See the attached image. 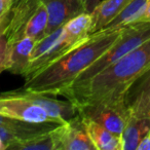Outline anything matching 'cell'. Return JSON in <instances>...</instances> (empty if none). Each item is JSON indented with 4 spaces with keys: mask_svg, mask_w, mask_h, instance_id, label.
I'll use <instances>...</instances> for the list:
<instances>
[{
    "mask_svg": "<svg viewBox=\"0 0 150 150\" xmlns=\"http://www.w3.org/2000/svg\"><path fill=\"white\" fill-rule=\"evenodd\" d=\"M13 0H0V22L11 11Z\"/></svg>",
    "mask_w": 150,
    "mask_h": 150,
    "instance_id": "cell-20",
    "label": "cell"
},
{
    "mask_svg": "<svg viewBox=\"0 0 150 150\" xmlns=\"http://www.w3.org/2000/svg\"><path fill=\"white\" fill-rule=\"evenodd\" d=\"M54 150H96L79 114L50 131Z\"/></svg>",
    "mask_w": 150,
    "mask_h": 150,
    "instance_id": "cell-6",
    "label": "cell"
},
{
    "mask_svg": "<svg viewBox=\"0 0 150 150\" xmlns=\"http://www.w3.org/2000/svg\"><path fill=\"white\" fill-rule=\"evenodd\" d=\"M83 121L96 150H121L120 136L92 120L83 119Z\"/></svg>",
    "mask_w": 150,
    "mask_h": 150,
    "instance_id": "cell-14",
    "label": "cell"
},
{
    "mask_svg": "<svg viewBox=\"0 0 150 150\" xmlns=\"http://www.w3.org/2000/svg\"><path fill=\"white\" fill-rule=\"evenodd\" d=\"M100 1L101 0H82V3H83L84 7H86V13H91Z\"/></svg>",
    "mask_w": 150,
    "mask_h": 150,
    "instance_id": "cell-22",
    "label": "cell"
},
{
    "mask_svg": "<svg viewBox=\"0 0 150 150\" xmlns=\"http://www.w3.org/2000/svg\"><path fill=\"white\" fill-rule=\"evenodd\" d=\"M91 29L92 18L88 13H82L76 16L63 26L65 36L74 44L86 41L91 35Z\"/></svg>",
    "mask_w": 150,
    "mask_h": 150,
    "instance_id": "cell-16",
    "label": "cell"
},
{
    "mask_svg": "<svg viewBox=\"0 0 150 150\" xmlns=\"http://www.w3.org/2000/svg\"><path fill=\"white\" fill-rule=\"evenodd\" d=\"M137 150H150V137L148 134L138 144Z\"/></svg>",
    "mask_w": 150,
    "mask_h": 150,
    "instance_id": "cell-23",
    "label": "cell"
},
{
    "mask_svg": "<svg viewBox=\"0 0 150 150\" xmlns=\"http://www.w3.org/2000/svg\"><path fill=\"white\" fill-rule=\"evenodd\" d=\"M145 4L146 0H131L125 6V8L100 31H116L122 29L127 25L137 23L138 19L143 13Z\"/></svg>",
    "mask_w": 150,
    "mask_h": 150,
    "instance_id": "cell-15",
    "label": "cell"
},
{
    "mask_svg": "<svg viewBox=\"0 0 150 150\" xmlns=\"http://www.w3.org/2000/svg\"><path fill=\"white\" fill-rule=\"evenodd\" d=\"M148 135H149V137H150V129H149V133H148Z\"/></svg>",
    "mask_w": 150,
    "mask_h": 150,
    "instance_id": "cell-27",
    "label": "cell"
},
{
    "mask_svg": "<svg viewBox=\"0 0 150 150\" xmlns=\"http://www.w3.org/2000/svg\"><path fill=\"white\" fill-rule=\"evenodd\" d=\"M76 45L78 44L72 43L65 36L63 27L45 35L43 38L38 40L34 45L24 77H30L34 73L41 70L50 63L60 58Z\"/></svg>",
    "mask_w": 150,
    "mask_h": 150,
    "instance_id": "cell-5",
    "label": "cell"
},
{
    "mask_svg": "<svg viewBox=\"0 0 150 150\" xmlns=\"http://www.w3.org/2000/svg\"><path fill=\"white\" fill-rule=\"evenodd\" d=\"M74 105L83 119L99 123L119 136L131 114L125 98L81 102Z\"/></svg>",
    "mask_w": 150,
    "mask_h": 150,
    "instance_id": "cell-4",
    "label": "cell"
},
{
    "mask_svg": "<svg viewBox=\"0 0 150 150\" xmlns=\"http://www.w3.org/2000/svg\"><path fill=\"white\" fill-rule=\"evenodd\" d=\"M138 22H148L150 23V0H146V4L144 7V11L140 18L138 19Z\"/></svg>",
    "mask_w": 150,
    "mask_h": 150,
    "instance_id": "cell-21",
    "label": "cell"
},
{
    "mask_svg": "<svg viewBox=\"0 0 150 150\" xmlns=\"http://www.w3.org/2000/svg\"><path fill=\"white\" fill-rule=\"evenodd\" d=\"M9 15V13H8ZM8 15L0 22V73L6 71L7 54H8V40L6 37L5 29H6Z\"/></svg>",
    "mask_w": 150,
    "mask_h": 150,
    "instance_id": "cell-19",
    "label": "cell"
},
{
    "mask_svg": "<svg viewBox=\"0 0 150 150\" xmlns=\"http://www.w3.org/2000/svg\"><path fill=\"white\" fill-rule=\"evenodd\" d=\"M0 114L30 122L59 123L48 116L43 109L25 99L19 92L0 95Z\"/></svg>",
    "mask_w": 150,
    "mask_h": 150,
    "instance_id": "cell-7",
    "label": "cell"
},
{
    "mask_svg": "<svg viewBox=\"0 0 150 150\" xmlns=\"http://www.w3.org/2000/svg\"><path fill=\"white\" fill-rule=\"evenodd\" d=\"M149 38L150 23L148 22H138V23L125 26V28L121 29V33L118 39L102 56L99 57L90 67H88L72 84L80 83V82H83L92 78L93 76H95L99 72L115 63L117 60L122 58L123 56H125L127 52L143 44Z\"/></svg>",
    "mask_w": 150,
    "mask_h": 150,
    "instance_id": "cell-3",
    "label": "cell"
},
{
    "mask_svg": "<svg viewBox=\"0 0 150 150\" xmlns=\"http://www.w3.org/2000/svg\"><path fill=\"white\" fill-rule=\"evenodd\" d=\"M16 121H18V119H13L11 117H6L4 115L0 114V125H6L8 127H11L16 125Z\"/></svg>",
    "mask_w": 150,
    "mask_h": 150,
    "instance_id": "cell-24",
    "label": "cell"
},
{
    "mask_svg": "<svg viewBox=\"0 0 150 150\" xmlns=\"http://www.w3.org/2000/svg\"><path fill=\"white\" fill-rule=\"evenodd\" d=\"M36 41L29 36L21 38L11 44H8L6 71L13 74L24 76L29 65L31 52Z\"/></svg>",
    "mask_w": 150,
    "mask_h": 150,
    "instance_id": "cell-11",
    "label": "cell"
},
{
    "mask_svg": "<svg viewBox=\"0 0 150 150\" xmlns=\"http://www.w3.org/2000/svg\"><path fill=\"white\" fill-rule=\"evenodd\" d=\"M19 1H21V0H13V5H15V4H17Z\"/></svg>",
    "mask_w": 150,
    "mask_h": 150,
    "instance_id": "cell-26",
    "label": "cell"
},
{
    "mask_svg": "<svg viewBox=\"0 0 150 150\" xmlns=\"http://www.w3.org/2000/svg\"><path fill=\"white\" fill-rule=\"evenodd\" d=\"M47 9L45 4L41 0V2L38 4L36 9L33 11L30 19L28 20L27 25L25 28V36L33 38L36 42L45 36L46 27H47Z\"/></svg>",
    "mask_w": 150,
    "mask_h": 150,
    "instance_id": "cell-17",
    "label": "cell"
},
{
    "mask_svg": "<svg viewBox=\"0 0 150 150\" xmlns=\"http://www.w3.org/2000/svg\"><path fill=\"white\" fill-rule=\"evenodd\" d=\"M6 149V146H5L4 142L2 141V139L0 138V150H5Z\"/></svg>",
    "mask_w": 150,
    "mask_h": 150,
    "instance_id": "cell-25",
    "label": "cell"
},
{
    "mask_svg": "<svg viewBox=\"0 0 150 150\" xmlns=\"http://www.w3.org/2000/svg\"><path fill=\"white\" fill-rule=\"evenodd\" d=\"M120 33L121 29L91 34L86 41L25 78L22 90L54 97L62 96L76 78L118 39Z\"/></svg>",
    "mask_w": 150,
    "mask_h": 150,
    "instance_id": "cell-1",
    "label": "cell"
},
{
    "mask_svg": "<svg viewBox=\"0 0 150 150\" xmlns=\"http://www.w3.org/2000/svg\"><path fill=\"white\" fill-rule=\"evenodd\" d=\"M150 119L129 114L120 134L121 150H137L138 144L149 133Z\"/></svg>",
    "mask_w": 150,
    "mask_h": 150,
    "instance_id": "cell-12",
    "label": "cell"
},
{
    "mask_svg": "<svg viewBox=\"0 0 150 150\" xmlns=\"http://www.w3.org/2000/svg\"><path fill=\"white\" fill-rule=\"evenodd\" d=\"M125 103L132 115L150 119V68L127 90Z\"/></svg>",
    "mask_w": 150,
    "mask_h": 150,
    "instance_id": "cell-10",
    "label": "cell"
},
{
    "mask_svg": "<svg viewBox=\"0 0 150 150\" xmlns=\"http://www.w3.org/2000/svg\"><path fill=\"white\" fill-rule=\"evenodd\" d=\"M6 149L13 150H54V144L50 132L28 139L13 142Z\"/></svg>",
    "mask_w": 150,
    "mask_h": 150,
    "instance_id": "cell-18",
    "label": "cell"
},
{
    "mask_svg": "<svg viewBox=\"0 0 150 150\" xmlns=\"http://www.w3.org/2000/svg\"><path fill=\"white\" fill-rule=\"evenodd\" d=\"M149 68L150 38L92 78L72 84L62 96L73 104L125 99L127 90Z\"/></svg>",
    "mask_w": 150,
    "mask_h": 150,
    "instance_id": "cell-2",
    "label": "cell"
},
{
    "mask_svg": "<svg viewBox=\"0 0 150 150\" xmlns=\"http://www.w3.org/2000/svg\"><path fill=\"white\" fill-rule=\"evenodd\" d=\"M131 0H103L91 13L92 29L91 34L96 33L110 23Z\"/></svg>",
    "mask_w": 150,
    "mask_h": 150,
    "instance_id": "cell-13",
    "label": "cell"
},
{
    "mask_svg": "<svg viewBox=\"0 0 150 150\" xmlns=\"http://www.w3.org/2000/svg\"><path fill=\"white\" fill-rule=\"evenodd\" d=\"M17 92H19L28 101L43 109L48 114V116L52 117L59 123H62L78 115L76 106L69 100L61 101L57 99V97L28 92V91L22 90V88Z\"/></svg>",
    "mask_w": 150,
    "mask_h": 150,
    "instance_id": "cell-8",
    "label": "cell"
},
{
    "mask_svg": "<svg viewBox=\"0 0 150 150\" xmlns=\"http://www.w3.org/2000/svg\"><path fill=\"white\" fill-rule=\"evenodd\" d=\"M47 9L45 35L62 28L71 19L86 13L82 0H42Z\"/></svg>",
    "mask_w": 150,
    "mask_h": 150,
    "instance_id": "cell-9",
    "label": "cell"
}]
</instances>
